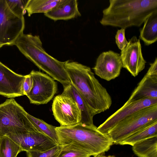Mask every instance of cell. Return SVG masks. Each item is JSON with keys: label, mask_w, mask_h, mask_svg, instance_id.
Segmentation results:
<instances>
[{"label": "cell", "mask_w": 157, "mask_h": 157, "mask_svg": "<svg viewBox=\"0 0 157 157\" xmlns=\"http://www.w3.org/2000/svg\"><path fill=\"white\" fill-rule=\"evenodd\" d=\"M144 23L140 30L139 38L145 45L148 46L157 40V12L150 15Z\"/></svg>", "instance_id": "obj_18"}, {"label": "cell", "mask_w": 157, "mask_h": 157, "mask_svg": "<svg viewBox=\"0 0 157 157\" xmlns=\"http://www.w3.org/2000/svg\"><path fill=\"white\" fill-rule=\"evenodd\" d=\"M122 67L135 77L145 67L146 62L143 58L139 39L136 36L129 40L126 47L121 52Z\"/></svg>", "instance_id": "obj_12"}, {"label": "cell", "mask_w": 157, "mask_h": 157, "mask_svg": "<svg viewBox=\"0 0 157 157\" xmlns=\"http://www.w3.org/2000/svg\"><path fill=\"white\" fill-rule=\"evenodd\" d=\"M60 0H28L25 10L28 16L39 13L47 12L55 6Z\"/></svg>", "instance_id": "obj_21"}, {"label": "cell", "mask_w": 157, "mask_h": 157, "mask_svg": "<svg viewBox=\"0 0 157 157\" xmlns=\"http://www.w3.org/2000/svg\"><path fill=\"white\" fill-rule=\"evenodd\" d=\"M30 74L33 86L26 96L30 103L37 105L47 104L57 92V83L49 75L40 71L33 70Z\"/></svg>", "instance_id": "obj_8"}, {"label": "cell", "mask_w": 157, "mask_h": 157, "mask_svg": "<svg viewBox=\"0 0 157 157\" xmlns=\"http://www.w3.org/2000/svg\"><path fill=\"white\" fill-rule=\"evenodd\" d=\"M60 145H67L95 157L108 151L113 144L107 133L99 131L95 126L80 123L56 127Z\"/></svg>", "instance_id": "obj_3"}, {"label": "cell", "mask_w": 157, "mask_h": 157, "mask_svg": "<svg viewBox=\"0 0 157 157\" xmlns=\"http://www.w3.org/2000/svg\"><path fill=\"white\" fill-rule=\"evenodd\" d=\"M6 135L19 144L22 151H43L58 145L48 136L36 131L11 133Z\"/></svg>", "instance_id": "obj_11"}, {"label": "cell", "mask_w": 157, "mask_h": 157, "mask_svg": "<svg viewBox=\"0 0 157 157\" xmlns=\"http://www.w3.org/2000/svg\"><path fill=\"white\" fill-rule=\"evenodd\" d=\"M64 66L71 83L85 100L94 116L109 108L111 97L89 67L70 60L64 62Z\"/></svg>", "instance_id": "obj_1"}, {"label": "cell", "mask_w": 157, "mask_h": 157, "mask_svg": "<svg viewBox=\"0 0 157 157\" xmlns=\"http://www.w3.org/2000/svg\"><path fill=\"white\" fill-rule=\"evenodd\" d=\"M132 147L133 152L138 157H157V136L138 142Z\"/></svg>", "instance_id": "obj_19"}, {"label": "cell", "mask_w": 157, "mask_h": 157, "mask_svg": "<svg viewBox=\"0 0 157 157\" xmlns=\"http://www.w3.org/2000/svg\"><path fill=\"white\" fill-rule=\"evenodd\" d=\"M27 113L13 98L7 99L0 104V138L11 133L40 132L29 120Z\"/></svg>", "instance_id": "obj_5"}, {"label": "cell", "mask_w": 157, "mask_h": 157, "mask_svg": "<svg viewBox=\"0 0 157 157\" xmlns=\"http://www.w3.org/2000/svg\"><path fill=\"white\" fill-rule=\"evenodd\" d=\"M157 120V104L142 109L126 117L107 134L113 144H119L125 139Z\"/></svg>", "instance_id": "obj_6"}, {"label": "cell", "mask_w": 157, "mask_h": 157, "mask_svg": "<svg viewBox=\"0 0 157 157\" xmlns=\"http://www.w3.org/2000/svg\"><path fill=\"white\" fill-rule=\"evenodd\" d=\"M55 119L60 126L73 125L79 123L81 115L76 104L71 97L61 94L56 96L52 105Z\"/></svg>", "instance_id": "obj_9"}, {"label": "cell", "mask_w": 157, "mask_h": 157, "mask_svg": "<svg viewBox=\"0 0 157 157\" xmlns=\"http://www.w3.org/2000/svg\"><path fill=\"white\" fill-rule=\"evenodd\" d=\"M157 136V120L143 128L121 141L119 144L132 146L146 139Z\"/></svg>", "instance_id": "obj_20"}, {"label": "cell", "mask_w": 157, "mask_h": 157, "mask_svg": "<svg viewBox=\"0 0 157 157\" xmlns=\"http://www.w3.org/2000/svg\"><path fill=\"white\" fill-rule=\"evenodd\" d=\"M109 5L103 10L100 21L104 26L125 29L140 27L151 14L157 12V0H109Z\"/></svg>", "instance_id": "obj_2"}, {"label": "cell", "mask_w": 157, "mask_h": 157, "mask_svg": "<svg viewBox=\"0 0 157 157\" xmlns=\"http://www.w3.org/2000/svg\"><path fill=\"white\" fill-rule=\"evenodd\" d=\"M62 148L57 157H90L88 153L67 145L62 146Z\"/></svg>", "instance_id": "obj_26"}, {"label": "cell", "mask_w": 157, "mask_h": 157, "mask_svg": "<svg viewBox=\"0 0 157 157\" xmlns=\"http://www.w3.org/2000/svg\"><path fill=\"white\" fill-rule=\"evenodd\" d=\"M94 157H117L114 155L105 156L103 154H100Z\"/></svg>", "instance_id": "obj_29"}, {"label": "cell", "mask_w": 157, "mask_h": 157, "mask_svg": "<svg viewBox=\"0 0 157 157\" xmlns=\"http://www.w3.org/2000/svg\"><path fill=\"white\" fill-rule=\"evenodd\" d=\"M62 94L72 98L75 101L80 111L81 119L79 123L88 126L94 125L93 117L88 105L79 93L71 83L63 86Z\"/></svg>", "instance_id": "obj_17"}, {"label": "cell", "mask_w": 157, "mask_h": 157, "mask_svg": "<svg viewBox=\"0 0 157 157\" xmlns=\"http://www.w3.org/2000/svg\"><path fill=\"white\" fill-rule=\"evenodd\" d=\"M11 10L16 15L24 17L26 11L25 7L28 0H6Z\"/></svg>", "instance_id": "obj_24"}, {"label": "cell", "mask_w": 157, "mask_h": 157, "mask_svg": "<svg viewBox=\"0 0 157 157\" xmlns=\"http://www.w3.org/2000/svg\"><path fill=\"white\" fill-rule=\"evenodd\" d=\"M63 146L58 145L46 151H26L27 157H57L62 148Z\"/></svg>", "instance_id": "obj_25"}, {"label": "cell", "mask_w": 157, "mask_h": 157, "mask_svg": "<svg viewBox=\"0 0 157 157\" xmlns=\"http://www.w3.org/2000/svg\"><path fill=\"white\" fill-rule=\"evenodd\" d=\"M125 29H123L118 30L115 36L116 43L121 51L126 47L128 43L125 36Z\"/></svg>", "instance_id": "obj_27"}, {"label": "cell", "mask_w": 157, "mask_h": 157, "mask_svg": "<svg viewBox=\"0 0 157 157\" xmlns=\"http://www.w3.org/2000/svg\"><path fill=\"white\" fill-rule=\"evenodd\" d=\"M27 116L31 122L40 133L48 136L57 145H60L56 131V127L49 124L28 113Z\"/></svg>", "instance_id": "obj_22"}, {"label": "cell", "mask_w": 157, "mask_h": 157, "mask_svg": "<svg viewBox=\"0 0 157 157\" xmlns=\"http://www.w3.org/2000/svg\"><path fill=\"white\" fill-rule=\"evenodd\" d=\"M26 76L16 73L0 62V95L10 98L24 95Z\"/></svg>", "instance_id": "obj_14"}, {"label": "cell", "mask_w": 157, "mask_h": 157, "mask_svg": "<svg viewBox=\"0 0 157 157\" xmlns=\"http://www.w3.org/2000/svg\"><path fill=\"white\" fill-rule=\"evenodd\" d=\"M157 98V58L150 67L128 100Z\"/></svg>", "instance_id": "obj_15"}, {"label": "cell", "mask_w": 157, "mask_h": 157, "mask_svg": "<svg viewBox=\"0 0 157 157\" xmlns=\"http://www.w3.org/2000/svg\"><path fill=\"white\" fill-rule=\"evenodd\" d=\"M44 15L55 21L68 20L81 16L76 0H60L55 6Z\"/></svg>", "instance_id": "obj_16"}, {"label": "cell", "mask_w": 157, "mask_h": 157, "mask_svg": "<svg viewBox=\"0 0 157 157\" xmlns=\"http://www.w3.org/2000/svg\"><path fill=\"white\" fill-rule=\"evenodd\" d=\"M157 104V98H147L127 101L121 108L97 127L100 132L107 133L117 123L144 108Z\"/></svg>", "instance_id": "obj_10"}, {"label": "cell", "mask_w": 157, "mask_h": 157, "mask_svg": "<svg viewBox=\"0 0 157 157\" xmlns=\"http://www.w3.org/2000/svg\"><path fill=\"white\" fill-rule=\"evenodd\" d=\"M25 28L24 17L14 13L6 0H0V48L12 45L22 33Z\"/></svg>", "instance_id": "obj_7"}, {"label": "cell", "mask_w": 157, "mask_h": 157, "mask_svg": "<svg viewBox=\"0 0 157 157\" xmlns=\"http://www.w3.org/2000/svg\"><path fill=\"white\" fill-rule=\"evenodd\" d=\"M14 45L40 69L59 82L63 86L70 83L64 62L58 60L46 52L39 35L23 33L17 39Z\"/></svg>", "instance_id": "obj_4"}, {"label": "cell", "mask_w": 157, "mask_h": 157, "mask_svg": "<svg viewBox=\"0 0 157 157\" xmlns=\"http://www.w3.org/2000/svg\"><path fill=\"white\" fill-rule=\"evenodd\" d=\"M21 151L20 145L8 136L0 138V157H17Z\"/></svg>", "instance_id": "obj_23"}, {"label": "cell", "mask_w": 157, "mask_h": 157, "mask_svg": "<svg viewBox=\"0 0 157 157\" xmlns=\"http://www.w3.org/2000/svg\"><path fill=\"white\" fill-rule=\"evenodd\" d=\"M122 67L120 55L109 51L100 54L93 69L96 75L102 79L109 81L120 75Z\"/></svg>", "instance_id": "obj_13"}, {"label": "cell", "mask_w": 157, "mask_h": 157, "mask_svg": "<svg viewBox=\"0 0 157 157\" xmlns=\"http://www.w3.org/2000/svg\"><path fill=\"white\" fill-rule=\"evenodd\" d=\"M33 86V81L30 74L26 75L23 84L24 95L27 96L32 90Z\"/></svg>", "instance_id": "obj_28"}]
</instances>
